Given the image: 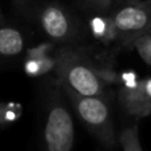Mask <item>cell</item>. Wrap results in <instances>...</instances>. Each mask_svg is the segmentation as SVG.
<instances>
[{"instance_id": "cell-1", "label": "cell", "mask_w": 151, "mask_h": 151, "mask_svg": "<svg viewBox=\"0 0 151 151\" xmlns=\"http://www.w3.org/2000/svg\"><path fill=\"white\" fill-rule=\"evenodd\" d=\"M54 66L62 87L84 96H103L104 82L102 75L84 58L71 51H62Z\"/></svg>"}, {"instance_id": "cell-2", "label": "cell", "mask_w": 151, "mask_h": 151, "mask_svg": "<svg viewBox=\"0 0 151 151\" xmlns=\"http://www.w3.org/2000/svg\"><path fill=\"white\" fill-rule=\"evenodd\" d=\"M68 95L78 116L86 126V128L106 148H114L116 143L114 120L111 116L107 100L103 96H84L70 88L63 87Z\"/></svg>"}, {"instance_id": "cell-3", "label": "cell", "mask_w": 151, "mask_h": 151, "mask_svg": "<svg viewBox=\"0 0 151 151\" xmlns=\"http://www.w3.org/2000/svg\"><path fill=\"white\" fill-rule=\"evenodd\" d=\"M75 145L74 120L59 95L52 96L43 126V151H72Z\"/></svg>"}, {"instance_id": "cell-4", "label": "cell", "mask_w": 151, "mask_h": 151, "mask_svg": "<svg viewBox=\"0 0 151 151\" xmlns=\"http://www.w3.org/2000/svg\"><path fill=\"white\" fill-rule=\"evenodd\" d=\"M114 34L124 37V42L131 43L135 37L151 28V4L130 3L118 9L111 19Z\"/></svg>"}, {"instance_id": "cell-5", "label": "cell", "mask_w": 151, "mask_h": 151, "mask_svg": "<svg viewBox=\"0 0 151 151\" xmlns=\"http://www.w3.org/2000/svg\"><path fill=\"white\" fill-rule=\"evenodd\" d=\"M118 99L127 115L135 119L151 115V78L124 86L118 92Z\"/></svg>"}, {"instance_id": "cell-6", "label": "cell", "mask_w": 151, "mask_h": 151, "mask_svg": "<svg viewBox=\"0 0 151 151\" xmlns=\"http://www.w3.org/2000/svg\"><path fill=\"white\" fill-rule=\"evenodd\" d=\"M39 23L44 34L56 42H67L75 36V23L59 4H47L39 12Z\"/></svg>"}, {"instance_id": "cell-7", "label": "cell", "mask_w": 151, "mask_h": 151, "mask_svg": "<svg viewBox=\"0 0 151 151\" xmlns=\"http://www.w3.org/2000/svg\"><path fill=\"white\" fill-rule=\"evenodd\" d=\"M24 48V37L12 27H0V55L16 56Z\"/></svg>"}, {"instance_id": "cell-8", "label": "cell", "mask_w": 151, "mask_h": 151, "mask_svg": "<svg viewBox=\"0 0 151 151\" xmlns=\"http://www.w3.org/2000/svg\"><path fill=\"white\" fill-rule=\"evenodd\" d=\"M119 143L123 151H143L139 140V130L138 126L124 128L119 135Z\"/></svg>"}, {"instance_id": "cell-9", "label": "cell", "mask_w": 151, "mask_h": 151, "mask_svg": "<svg viewBox=\"0 0 151 151\" xmlns=\"http://www.w3.org/2000/svg\"><path fill=\"white\" fill-rule=\"evenodd\" d=\"M130 44L134 46L139 56L143 59V62L151 66V28L143 32L138 37H135Z\"/></svg>"}, {"instance_id": "cell-10", "label": "cell", "mask_w": 151, "mask_h": 151, "mask_svg": "<svg viewBox=\"0 0 151 151\" xmlns=\"http://www.w3.org/2000/svg\"><path fill=\"white\" fill-rule=\"evenodd\" d=\"M9 112V107L4 104H0V124H4L6 122H11L15 120V115L14 114H8Z\"/></svg>"}, {"instance_id": "cell-11", "label": "cell", "mask_w": 151, "mask_h": 151, "mask_svg": "<svg viewBox=\"0 0 151 151\" xmlns=\"http://www.w3.org/2000/svg\"><path fill=\"white\" fill-rule=\"evenodd\" d=\"M88 1L91 6H94L98 9H102V11H106L112 3V0H88Z\"/></svg>"}, {"instance_id": "cell-12", "label": "cell", "mask_w": 151, "mask_h": 151, "mask_svg": "<svg viewBox=\"0 0 151 151\" xmlns=\"http://www.w3.org/2000/svg\"><path fill=\"white\" fill-rule=\"evenodd\" d=\"M128 3H135V1H139V0H127Z\"/></svg>"}]
</instances>
